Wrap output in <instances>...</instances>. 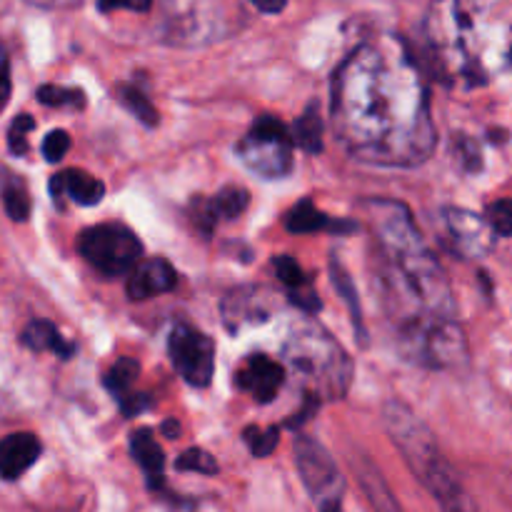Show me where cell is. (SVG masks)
Here are the masks:
<instances>
[{
	"instance_id": "obj_1",
	"label": "cell",
	"mask_w": 512,
	"mask_h": 512,
	"mask_svg": "<svg viewBox=\"0 0 512 512\" xmlns=\"http://www.w3.org/2000/svg\"><path fill=\"white\" fill-rule=\"evenodd\" d=\"M333 128L360 163L418 168L438 145L430 90L408 45L380 35L358 45L333 78Z\"/></svg>"
},
{
	"instance_id": "obj_2",
	"label": "cell",
	"mask_w": 512,
	"mask_h": 512,
	"mask_svg": "<svg viewBox=\"0 0 512 512\" xmlns=\"http://www.w3.org/2000/svg\"><path fill=\"white\" fill-rule=\"evenodd\" d=\"M365 210L373 230L380 298L400 350L415 363L428 335L455 320L448 273L415 228L408 205L368 200Z\"/></svg>"
},
{
	"instance_id": "obj_3",
	"label": "cell",
	"mask_w": 512,
	"mask_h": 512,
	"mask_svg": "<svg viewBox=\"0 0 512 512\" xmlns=\"http://www.w3.org/2000/svg\"><path fill=\"white\" fill-rule=\"evenodd\" d=\"M423 30L445 83L478 88L512 70V0H435Z\"/></svg>"
},
{
	"instance_id": "obj_4",
	"label": "cell",
	"mask_w": 512,
	"mask_h": 512,
	"mask_svg": "<svg viewBox=\"0 0 512 512\" xmlns=\"http://www.w3.org/2000/svg\"><path fill=\"white\" fill-rule=\"evenodd\" d=\"M383 423L415 478L425 485V490L438 503L453 500L463 493L453 468L435 443V435L408 405L400 403V400H388L383 408Z\"/></svg>"
},
{
	"instance_id": "obj_5",
	"label": "cell",
	"mask_w": 512,
	"mask_h": 512,
	"mask_svg": "<svg viewBox=\"0 0 512 512\" xmlns=\"http://www.w3.org/2000/svg\"><path fill=\"white\" fill-rule=\"evenodd\" d=\"M285 360L305 380L310 398L338 400L348 393L350 365L348 355L325 330L315 325H300L285 343Z\"/></svg>"
},
{
	"instance_id": "obj_6",
	"label": "cell",
	"mask_w": 512,
	"mask_h": 512,
	"mask_svg": "<svg viewBox=\"0 0 512 512\" xmlns=\"http://www.w3.org/2000/svg\"><path fill=\"white\" fill-rule=\"evenodd\" d=\"M235 153L250 173L268 180L285 178L293 170V133L275 115H260L235 145Z\"/></svg>"
},
{
	"instance_id": "obj_7",
	"label": "cell",
	"mask_w": 512,
	"mask_h": 512,
	"mask_svg": "<svg viewBox=\"0 0 512 512\" xmlns=\"http://www.w3.org/2000/svg\"><path fill=\"white\" fill-rule=\"evenodd\" d=\"M78 253L105 278H123L143 263L138 235L123 223H100L78 235Z\"/></svg>"
},
{
	"instance_id": "obj_8",
	"label": "cell",
	"mask_w": 512,
	"mask_h": 512,
	"mask_svg": "<svg viewBox=\"0 0 512 512\" xmlns=\"http://www.w3.org/2000/svg\"><path fill=\"white\" fill-rule=\"evenodd\" d=\"M295 468H298L300 480L315 505L343 503L345 478L340 475L333 455L323 448L310 435H298L295 438Z\"/></svg>"
},
{
	"instance_id": "obj_9",
	"label": "cell",
	"mask_w": 512,
	"mask_h": 512,
	"mask_svg": "<svg viewBox=\"0 0 512 512\" xmlns=\"http://www.w3.org/2000/svg\"><path fill=\"white\" fill-rule=\"evenodd\" d=\"M168 355L180 378L193 388L210 385L215 373V343L190 325H175L168 338Z\"/></svg>"
},
{
	"instance_id": "obj_10",
	"label": "cell",
	"mask_w": 512,
	"mask_h": 512,
	"mask_svg": "<svg viewBox=\"0 0 512 512\" xmlns=\"http://www.w3.org/2000/svg\"><path fill=\"white\" fill-rule=\"evenodd\" d=\"M445 225L453 238L455 250L468 258H480L488 253L495 243V230L485 220V215H475L470 210L448 208L445 210Z\"/></svg>"
},
{
	"instance_id": "obj_11",
	"label": "cell",
	"mask_w": 512,
	"mask_h": 512,
	"mask_svg": "<svg viewBox=\"0 0 512 512\" xmlns=\"http://www.w3.org/2000/svg\"><path fill=\"white\" fill-rule=\"evenodd\" d=\"M285 380V370L278 360L268 358V355H250L235 373V385L245 393L253 395L260 405L273 403L278 395L280 385Z\"/></svg>"
},
{
	"instance_id": "obj_12",
	"label": "cell",
	"mask_w": 512,
	"mask_h": 512,
	"mask_svg": "<svg viewBox=\"0 0 512 512\" xmlns=\"http://www.w3.org/2000/svg\"><path fill=\"white\" fill-rule=\"evenodd\" d=\"M250 203V193L240 185H228L213 198H195L190 205L193 223L203 233H213L220 220H235L245 213Z\"/></svg>"
},
{
	"instance_id": "obj_13",
	"label": "cell",
	"mask_w": 512,
	"mask_h": 512,
	"mask_svg": "<svg viewBox=\"0 0 512 512\" xmlns=\"http://www.w3.org/2000/svg\"><path fill=\"white\" fill-rule=\"evenodd\" d=\"M43 445L33 433H13L0 440V478L15 483L38 463Z\"/></svg>"
},
{
	"instance_id": "obj_14",
	"label": "cell",
	"mask_w": 512,
	"mask_h": 512,
	"mask_svg": "<svg viewBox=\"0 0 512 512\" xmlns=\"http://www.w3.org/2000/svg\"><path fill=\"white\" fill-rule=\"evenodd\" d=\"M178 285V273L165 258L143 260L128 278V298L148 300L155 295L170 293Z\"/></svg>"
},
{
	"instance_id": "obj_15",
	"label": "cell",
	"mask_w": 512,
	"mask_h": 512,
	"mask_svg": "<svg viewBox=\"0 0 512 512\" xmlns=\"http://www.w3.org/2000/svg\"><path fill=\"white\" fill-rule=\"evenodd\" d=\"M50 195L58 205H63L65 198H70L73 203L85 205H98L100 200L105 198V185L103 180L93 178L90 173L78 168H70V170H60L50 178Z\"/></svg>"
},
{
	"instance_id": "obj_16",
	"label": "cell",
	"mask_w": 512,
	"mask_h": 512,
	"mask_svg": "<svg viewBox=\"0 0 512 512\" xmlns=\"http://www.w3.org/2000/svg\"><path fill=\"white\" fill-rule=\"evenodd\" d=\"M260 290L255 288H238L233 293L225 295L223 300V320L228 330H238L248 323H258V320L268 318V300L258 298Z\"/></svg>"
},
{
	"instance_id": "obj_17",
	"label": "cell",
	"mask_w": 512,
	"mask_h": 512,
	"mask_svg": "<svg viewBox=\"0 0 512 512\" xmlns=\"http://www.w3.org/2000/svg\"><path fill=\"white\" fill-rule=\"evenodd\" d=\"M273 268L275 273H278L280 283L288 288L290 300H293L298 308H303L305 313H318L320 298L313 290V280L303 273V268H300L290 255H280V258H275Z\"/></svg>"
},
{
	"instance_id": "obj_18",
	"label": "cell",
	"mask_w": 512,
	"mask_h": 512,
	"mask_svg": "<svg viewBox=\"0 0 512 512\" xmlns=\"http://www.w3.org/2000/svg\"><path fill=\"white\" fill-rule=\"evenodd\" d=\"M130 453H133L135 463L143 468V473L148 475L150 490H158L163 493L165 480H163V468H165V455L163 448L158 445V440L153 438V430L140 428L130 435Z\"/></svg>"
},
{
	"instance_id": "obj_19",
	"label": "cell",
	"mask_w": 512,
	"mask_h": 512,
	"mask_svg": "<svg viewBox=\"0 0 512 512\" xmlns=\"http://www.w3.org/2000/svg\"><path fill=\"white\" fill-rule=\"evenodd\" d=\"M353 468H355V475H358L360 485H363L365 495H368V503L373 505L375 512H403L398 498H395L393 490H390L388 480L383 478V473H380V470L375 468L365 455H360V458L355 455Z\"/></svg>"
},
{
	"instance_id": "obj_20",
	"label": "cell",
	"mask_w": 512,
	"mask_h": 512,
	"mask_svg": "<svg viewBox=\"0 0 512 512\" xmlns=\"http://www.w3.org/2000/svg\"><path fill=\"white\" fill-rule=\"evenodd\" d=\"M20 343L28 350H33V353H55L63 360H70L75 353V345L68 343L50 320L40 318L30 320V323L25 325L23 335H20Z\"/></svg>"
},
{
	"instance_id": "obj_21",
	"label": "cell",
	"mask_w": 512,
	"mask_h": 512,
	"mask_svg": "<svg viewBox=\"0 0 512 512\" xmlns=\"http://www.w3.org/2000/svg\"><path fill=\"white\" fill-rule=\"evenodd\" d=\"M285 228L290 233H318V230H333V233H350L355 230V223H340V220H333L330 215H325L323 210L315 208L310 200H303V203L295 205L288 215H285Z\"/></svg>"
},
{
	"instance_id": "obj_22",
	"label": "cell",
	"mask_w": 512,
	"mask_h": 512,
	"mask_svg": "<svg viewBox=\"0 0 512 512\" xmlns=\"http://www.w3.org/2000/svg\"><path fill=\"white\" fill-rule=\"evenodd\" d=\"M0 198H3V208L10 220H15V223H25V220L30 218V208H33V203H30V193L28 188H25L20 175L5 173L3 178H0Z\"/></svg>"
},
{
	"instance_id": "obj_23",
	"label": "cell",
	"mask_w": 512,
	"mask_h": 512,
	"mask_svg": "<svg viewBox=\"0 0 512 512\" xmlns=\"http://www.w3.org/2000/svg\"><path fill=\"white\" fill-rule=\"evenodd\" d=\"M293 143H298L305 153H320L323 150V118L320 108L310 103L305 113L293 125Z\"/></svg>"
},
{
	"instance_id": "obj_24",
	"label": "cell",
	"mask_w": 512,
	"mask_h": 512,
	"mask_svg": "<svg viewBox=\"0 0 512 512\" xmlns=\"http://www.w3.org/2000/svg\"><path fill=\"white\" fill-rule=\"evenodd\" d=\"M140 375V365L138 360L133 358H118L113 363V368L105 373V388L110 390V393L115 395V400H123L128 398V395H133V383L138 380Z\"/></svg>"
},
{
	"instance_id": "obj_25",
	"label": "cell",
	"mask_w": 512,
	"mask_h": 512,
	"mask_svg": "<svg viewBox=\"0 0 512 512\" xmlns=\"http://www.w3.org/2000/svg\"><path fill=\"white\" fill-rule=\"evenodd\" d=\"M330 273H333V285H335V288H338V293L343 295L345 305H348L350 315H353L355 333L360 335V343L365 345L363 313H360V303H358V298H355V288H353V283H350V275L345 273V268L338 263V260H333V263H330Z\"/></svg>"
},
{
	"instance_id": "obj_26",
	"label": "cell",
	"mask_w": 512,
	"mask_h": 512,
	"mask_svg": "<svg viewBox=\"0 0 512 512\" xmlns=\"http://www.w3.org/2000/svg\"><path fill=\"white\" fill-rule=\"evenodd\" d=\"M118 93H120V103H123L125 108L140 120V123H145L148 128L158 125V113H155L153 103L143 95V90H138L135 85H120Z\"/></svg>"
},
{
	"instance_id": "obj_27",
	"label": "cell",
	"mask_w": 512,
	"mask_h": 512,
	"mask_svg": "<svg viewBox=\"0 0 512 512\" xmlns=\"http://www.w3.org/2000/svg\"><path fill=\"white\" fill-rule=\"evenodd\" d=\"M38 100L50 108H83L85 95L78 88H63V85H43L38 88Z\"/></svg>"
},
{
	"instance_id": "obj_28",
	"label": "cell",
	"mask_w": 512,
	"mask_h": 512,
	"mask_svg": "<svg viewBox=\"0 0 512 512\" xmlns=\"http://www.w3.org/2000/svg\"><path fill=\"white\" fill-rule=\"evenodd\" d=\"M175 468H178L180 473L218 475L220 465L215 463L213 455L205 453V450H200V448H190V450H185V453L180 455L178 460H175Z\"/></svg>"
},
{
	"instance_id": "obj_29",
	"label": "cell",
	"mask_w": 512,
	"mask_h": 512,
	"mask_svg": "<svg viewBox=\"0 0 512 512\" xmlns=\"http://www.w3.org/2000/svg\"><path fill=\"white\" fill-rule=\"evenodd\" d=\"M485 220L495 230V235L512 238V198H500L490 203L485 210Z\"/></svg>"
},
{
	"instance_id": "obj_30",
	"label": "cell",
	"mask_w": 512,
	"mask_h": 512,
	"mask_svg": "<svg viewBox=\"0 0 512 512\" xmlns=\"http://www.w3.org/2000/svg\"><path fill=\"white\" fill-rule=\"evenodd\" d=\"M33 128H35V120H33V115H28V113H20L18 118L10 123V128H8L10 153L18 155V158H20V155L28 153V133Z\"/></svg>"
},
{
	"instance_id": "obj_31",
	"label": "cell",
	"mask_w": 512,
	"mask_h": 512,
	"mask_svg": "<svg viewBox=\"0 0 512 512\" xmlns=\"http://www.w3.org/2000/svg\"><path fill=\"white\" fill-rule=\"evenodd\" d=\"M245 443H248L250 453H253L255 458H268L275 450V445H278V428H248L245 430Z\"/></svg>"
},
{
	"instance_id": "obj_32",
	"label": "cell",
	"mask_w": 512,
	"mask_h": 512,
	"mask_svg": "<svg viewBox=\"0 0 512 512\" xmlns=\"http://www.w3.org/2000/svg\"><path fill=\"white\" fill-rule=\"evenodd\" d=\"M70 150V135L65 130H50L43 140V158L48 163H60Z\"/></svg>"
},
{
	"instance_id": "obj_33",
	"label": "cell",
	"mask_w": 512,
	"mask_h": 512,
	"mask_svg": "<svg viewBox=\"0 0 512 512\" xmlns=\"http://www.w3.org/2000/svg\"><path fill=\"white\" fill-rule=\"evenodd\" d=\"M10 93H13V78H10V55L0 43V113L8 108Z\"/></svg>"
},
{
	"instance_id": "obj_34",
	"label": "cell",
	"mask_w": 512,
	"mask_h": 512,
	"mask_svg": "<svg viewBox=\"0 0 512 512\" xmlns=\"http://www.w3.org/2000/svg\"><path fill=\"white\" fill-rule=\"evenodd\" d=\"M153 8V0H98L100 13H113V10H135V13H148Z\"/></svg>"
},
{
	"instance_id": "obj_35",
	"label": "cell",
	"mask_w": 512,
	"mask_h": 512,
	"mask_svg": "<svg viewBox=\"0 0 512 512\" xmlns=\"http://www.w3.org/2000/svg\"><path fill=\"white\" fill-rule=\"evenodd\" d=\"M120 403V410H123L125 415H138V413H143L145 408H148L150 405V398L148 395H128V398H123V400H118Z\"/></svg>"
},
{
	"instance_id": "obj_36",
	"label": "cell",
	"mask_w": 512,
	"mask_h": 512,
	"mask_svg": "<svg viewBox=\"0 0 512 512\" xmlns=\"http://www.w3.org/2000/svg\"><path fill=\"white\" fill-rule=\"evenodd\" d=\"M250 3H253L260 13L273 15V13H280V10L288 5V0H250Z\"/></svg>"
},
{
	"instance_id": "obj_37",
	"label": "cell",
	"mask_w": 512,
	"mask_h": 512,
	"mask_svg": "<svg viewBox=\"0 0 512 512\" xmlns=\"http://www.w3.org/2000/svg\"><path fill=\"white\" fill-rule=\"evenodd\" d=\"M28 3L38 5V8H73L80 0H28Z\"/></svg>"
},
{
	"instance_id": "obj_38",
	"label": "cell",
	"mask_w": 512,
	"mask_h": 512,
	"mask_svg": "<svg viewBox=\"0 0 512 512\" xmlns=\"http://www.w3.org/2000/svg\"><path fill=\"white\" fill-rule=\"evenodd\" d=\"M440 508H443V512H465L463 495H458V498L453 500H445V503H440Z\"/></svg>"
},
{
	"instance_id": "obj_39",
	"label": "cell",
	"mask_w": 512,
	"mask_h": 512,
	"mask_svg": "<svg viewBox=\"0 0 512 512\" xmlns=\"http://www.w3.org/2000/svg\"><path fill=\"white\" fill-rule=\"evenodd\" d=\"M163 433H165V438H178L180 425L175 423V420H168V423H163Z\"/></svg>"
},
{
	"instance_id": "obj_40",
	"label": "cell",
	"mask_w": 512,
	"mask_h": 512,
	"mask_svg": "<svg viewBox=\"0 0 512 512\" xmlns=\"http://www.w3.org/2000/svg\"><path fill=\"white\" fill-rule=\"evenodd\" d=\"M318 512H343V503H330V505H320Z\"/></svg>"
}]
</instances>
